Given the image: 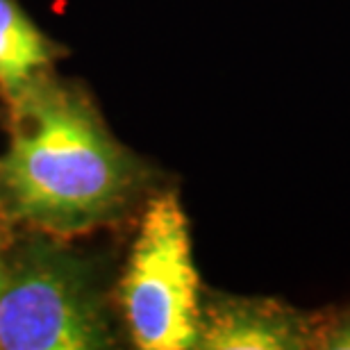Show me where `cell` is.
<instances>
[{
  "label": "cell",
  "instance_id": "3",
  "mask_svg": "<svg viewBox=\"0 0 350 350\" xmlns=\"http://www.w3.org/2000/svg\"><path fill=\"white\" fill-rule=\"evenodd\" d=\"M118 303L137 348L187 350L198 344L200 280L189 221L175 193H159L146 205Z\"/></svg>",
  "mask_w": 350,
  "mask_h": 350
},
{
  "label": "cell",
  "instance_id": "6",
  "mask_svg": "<svg viewBox=\"0 0 350 350\" xmlns=\"http://www.w3.org/2000/svg\"><path fill=\"white\" fill-rule=\"evenodd\" d=\"M312 346L350 350V307L327 321L312 323Z\"/></svg>",
  "mask_w": 350,
  "mask_h": 350
},
{
  "label": "cell",
  "instance_id": "4",
  "mask_svg": "<svg viewBox=\"0 0 350 350\" xmlns=\"http://www.w3.org/2000/svg\"><path fill=\"white\" fill-rule=\"evenodd\" d=\"M198 348L286 350L312 346V319L262 298H219L202 307Z\"/></svg>",
  "mask_w": 350,
  "mask_h": 350
},
{
  "label": "cell",
  "instance_id": "1",
  "mask_svg": "<svg viewBox=\"0 0 350 350\" xmlns=\"http://www.w3.org/2000/svg\"><path fill=\"white\" fill-rule=\"evenodd\" d=\"M0 155V212L44 234H82L128 212L144 171L94 107L68 87L34 80Z\"/></svg>",
  "mask_w": 350,
  "mask_h": 350
},
{
  "label": "cell",
  "instance_id": "5",
  "mask_svg": "<svg viewBox=\"0 0 350 350\" xmlns=\"http://www.w3.org/2000/svg\"><path fill=\"white\" fill-rule=\"evenodd\" d=\"M51 62V46L16 0H0V87L14 100Z\"/></svg>",
  "mask_w": 350,
  "mask_h": 350
},
{
  "label": "cell",
  "instance_id": "2",
  "mask_svg": "<svg viewBox=\"0 0 350 350\" xmlns=\"http://www.w3.org/2000/svg\"><path fill=\"white\" fill-rule=\"evenodd\" d=\"M109 314L96 273L85 257L34 237L7 253L0 291V348H111Z\"/></svg>",
  "mask_w": 350,
  "mask_h": 350
},
{
  "label": "cell",
  "instance_id": "7",
  "mask_svg": "<svg viewBox=\"0 0 350 350\" xmlns=\"http://www.w3.org/2000/svg\"><path fill=\"white\" fill-rule=\"evenodd\" d=\"M5 273H7V250L3 246V241H0V291H3Z\"/></svg>",
  "mask_w": 350,
  "mask_h": 350
}]
</instances>
